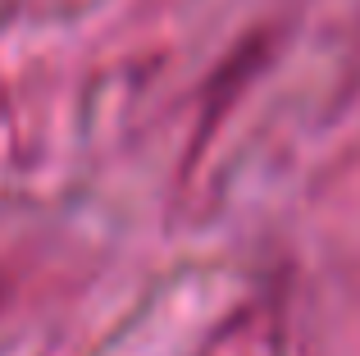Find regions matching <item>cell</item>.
I'll use <instances>...</instances> for the list:
<instances>
[{"instance_id":"obj_2","label":"cell","mask_w":360,"mask_h":356,"mask_svg":"<svg viewBox=\"0 0 360 356\" xmlns=\"http://www.w3.org/2000/svg\"><path fill=\"white\" fill-rule=\"evenodd\" d=\"M0 302H5V284H0Z\"/></svg>"},{"instance_id":"obj_1","label":"cell","mask_w":360,"mask_h":356,"mask_svg":"<svg viewBox=\"0 0 360 356\" xmlns=\"http://www.w3.org/2000/svg\"><path fill=\"white\" fill-rule=\"evenodd\" d=\"M196 356H278V315L269 302H242L210 329Z\"/></svg>"}]
</instances>
